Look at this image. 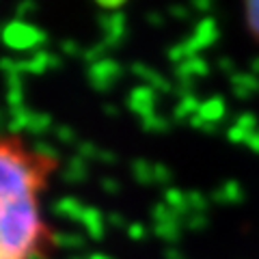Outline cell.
<instances>
[{
  "label": "cell",
  "mask_w": 259,
  "mask_h": 259,
  "mask_svg": "<svg viewBox=\"0 0 259 259\" xmlns=\"http://www.w3.org/2000/svg\"><path fill=\"white\" fill-rule=\"evenodd\" d=\"M52 168L18 136H0V259L46 257L54 231L46 229L37 197Z\"/></svg>",
  "instance_id": "6da1fadb"
},
{
  "label": "cell",
  "mask_w": 259,
  "mask_h": 259,
  "mask_svg": "<svg viewBox=\"0 0 259 259\" xmlns=\"http://www.w3.org/2000/svg\"><path fill=\"white\" fill-rule=\"evenodd\" d=\"M3 39L13 50H35L39 44H44L46 35L26 22H11L9 26L5 28Z\"/></svg>",
  "instance_id": "7a4b0ae2"
},
{
  "label": "cell",
  "mask_w": 259,
  "mask_h": 259,
  "mask_svg": "<svg viewBox=\"0 0 259 259\" xmlns=\"http://www.w3.org/2000/svg\"><path fill=\"white\" fill-rule=\"evenodd\" d=\"M121 65L115 61V59H104L100 63L91 65V69H89V82L95 91H108V89L115 87V82L121 78Z\"/></svg>",
  "instance_id": "3957f363"
},
{
  "label": "cell",
  "mask_w": 259,
  "mask_h": 259,
  "mask_svg": "<svg viewBox=\"0 0 259 259\" xmlns=\"http://www.w3.org/2000/svg\"><path fill=\"white\" fill-rule=\"evenodd\" d=\"M218 39V26H216V22L214 18H209V15H203L199 22H197V26H194V32H192V37L190 39H186V48L190 50L192 56H199V52H203L205 48H209L214 41Z\"/></svg>",
  "instance_id": "277c9868"
},
{
  "label": "cell",
  "mask_w": 259,
  "mask_h": 259,
  "mask_svg": "<svg viewBox=\"0 0 259 259\" xmlns=\"http://www.w3.org/2000/svg\"><path fill=\"white\" fill-rule=\"evenodd\" d=\"M156 102H158V93L149 87H134L127 95V108L139 115V119L149 117L156 112Z\"/></svg>",
  "instance_id": "5b68a950"
},
{
  "label": "cell",
  "mask_w": 259,
  "mask_h": 259,
  "mask_svg": "<svg viewBox=\"0 0 259 259\" xmlns=\"http://www.w3.org/2000/svg\"><path fill=\"white\" fill-rule=\"evenodd\" d=\"M100 28L104 32L102 41L106 44L108 48H117L121 41L125 39V15L123 13H110V15H102L100 18Z\"/></svg>",
  "instance_id": "8992f818"
},
{
  "label": "cell",
  "mask_w": 259,
  "mask_h": 259,
  "mask_svg": "<svg viewBox=\"0 0 259 259\" xmlns=\"http://www.w3.org/2000/svg\"><path fill=\"white\" fill-rule=\"evenodd\" d=\"M132 74L139 80H143V84L153 89L156 93H171V91H175L171 80L164 78L160 71H156L153 67H149V65H145V63H134L132 65Z\"/></svg>",
  "instance_id": "52a82bcc"
},
{
  "label": "cell",
  "mask_w": 259,
  "mask_h": 259,
  "mask_svg": "<svg viewBox=\"0 0 259 259\" xmlns=\"http://www.w3.org/2000/svg\"><path fill=\"white\" fill-rule=\"evenodd\" d=\"M80 225L84 227V231H87V236L91 238L93 242H100L104 238V233H106V216H104L100 209L93 207V205H89L84 209V214H82V221H80Z\"/></svg>",
  "instance_id": "ba28073f"
},
{
  "label": "cell",
  "mask_w": 259,
  "mask_h": 259,
  "mask_svg": "<svg viewBox=\"0 0 259 259\" xmlns=\"http://www.w3.org/2000/svg\"><path fill=\"white\" fill-rule=\"evenodd\" d=\"M212 201L214 203H221V205H238L244 201V188H242L238 182L229 180V182L221 184L212 192Z\"/></svg>",
  "instance_id": "9c48e42d"
},
{
  "label": "cell",
  "mask_w": 259,
  "mask_h": 259,
  "mask_svg": "<svg viewBox=\"0 0 259 259\" xmlns=\"http://www.w3.org/2000/svg\"><path fill=\"white\" fill-rule=\"evenodd\" d=\"M231 89L236 97L248 100L250 95H255L259 91V78L253 76L250 71H238L236 76H231Z\"/></svg>",
  "instance_id": "30bf717a"
},
{
  "label": "cell",
  "mask_w": 259,
  "mask_h": 259,
  "mask_svg": "<svg viewBox=\"0 0 259 259\" xmlns=\"http://www.w3.org/2000/svg\"><path fill=\"white\" fill-rule=\"evenodd\" d=\"M207 74H209V65L201 56H192L186 63L177 65V69H175L177 80H188V82H194V78H201Z\"/></svg>",
  "instance_id": "8fae6325"
},
{
  "label": "cell",
  "mask_w": 259,
  "mask_h": 259,
  "mask_svg": "<svg viewBox=\"0 0 259 259\" xmlns=\"http://www.w3.org/2000/svg\"><path fill=\"white\" fill-rule=\"evenodd\" d=\"M87 205L80 203L76 197H63L54 203V214L61 216V218H67V221H76L80 223L82 221V214H84Z\"/></svg>",
  "instance_id": "7c38bea8"
},
{
  "label": "cell",
  "mask_w": 259,
  "mask_h": 259,
  "mask_svg": "<svg viewBox=\"0 0 259 259\" xmlns=\"http://www.w3.org/2000/svg\"><path fill=\"white\" fill-rule=\"evenodd\" d=\"M56 69L61 67V59L56 54H50L46 50H37L35 54H32V59L24 63V71H35V74H41V71L46 69Z\"/></svg>",
  "instance_id": "4fadbf2b"
},
{
  "label": "cell",
  "mask_w": 259,
  "mask_h": 259,
  "mask_svg": "<svg viewBox=\"0 0 259 259\" xmlns=\"http://www.w3.org/2000/svg\"><path fill=\"white\" fill-rule=\"evenodd\" d=\"M227 115V106H225V100L223 97H209L207 102H201V108H199V117L209 121V123H221Z\"/></svg>",
  "instance_id": "5bb4252c"
},
{
  "label": "cell",
  "mask_w": 259,
  "mask_h": 259,
  "mask_svg": "<svg viewBox=\"0 0 259 259\" xmlns=\"http://www.w3.org/2000/svg\"><path fill=\"white\" fill-rule=\"evenodd\" d=\"M89 177V162L82 160L80 156H71L67 166H65V173H63V180L69 182V184H80Z\"/></svg>",
  "instance_id": "9a60e30c"
},
{
  "label": "cell",
  "mask_w": 259,
  "mask_h": 259,
  "mask_svg": "<svg viewBox=\"0 0 259 259\" xmlns=\"http://www.w3.org/2000/svg\"><path fill=\"white\" fill-rule=\"evenodd\" d=\"M164 203L173 209V212L177 214L184 221L186 216L190 214V207H188V197H186V192L180 190V188H168L164 192Z\"/></svg>",
  "instance_id": "2e32d148"
},
{
  "label": "cell",
  "mask_w": 259,
  "mask_h": 259,
  "mask_svg": "<svg viewBox=\"0 0 259 259\" xmlns=\"http://www.w3.org/2000/svg\"><path fill=\"white\" fill-rule=\"evenodd\" d=\"M199 108H201V100L197 95L180 97V104L175 106L173 119L175 121H190L194 115H199Z\"/></svg>",
  "instance_id": "e0dca14e"
},
{
  "label": "cell",
  "mask_w": 259,
  "mask_h": 259,
  "mask_svg": "<svg viewBox=\"0 0 259 259\" xmlns=\"http://www.w3.org/2000/svg\"><path fill=\"white\" fill-rule=\"evenodd\" d=\"M52 244L61 246V248H69V250H80L82 246H87V238L80 236V233H74V231H54Z\"/></svg>",
  "instance_id": "ac0fdd59"
},
{
  "label": "cell",
  "mask_w": 259,
  "mask_h": 259,
  "mask_svg": "<svg viewBox=\"0 0 259 259\" xmlns=\"http://www.w3.org/2000/svg\"><path fill=\"white\" fill-rule=\"evenodd\" d=\"M171 123H173L171 119L164 117V115H158V112H153V115L141 119V127L145 130V132H149V134H164V132L171 130Z\"/></svg>",
  "instance_id": "d6986e66"
},
{
  "label": "cell",
  "mask_w": 259,
  "mask_h": 259,
  "mask_svg": "<svg viewBox=\"0 0 259 259\" xmlns=\"http://www.w3.org/2000/svg\"><path fill=\"white\" fill-rule=\"evenodd\" d=\"M130 168H132V175L139 184H145V186L153 184V162L139 158V160H132Z\"/></svg>",
  "instance_id": "ffe728a7"
},
{
  "label": "cell",
  "mask_w": 259,
  "mask_h": 259,
  "mask_svg": "<svg viewBox=\"0 0 259 259\" xmlns=\"http://www.w3.org/2000/svg\"><path fill=\"white\" fill-rule=\"evenodd\" d=\"M32 153H35L37 158H41L44 162H48V164H54V166L59 164V149L44 139H37L32 143Z\"/></svg>",
  "instance_id": "44dd1931"
},
{
  "label": "cell",
  "mask_w": 259,
  "mask_h": 259,
  "mask_svg": "<svg viewBox=\"0 0 259 259\" xmlns=\"http://www.w3.org/2000/svg\"><path fill=\"white\" fill-rule=\"evenodd\" d=\"M182 229H184V225H182V223L153 225V233H156V238H160L162 242H166V244H175V242H180Z\"/></svg>",
  "instance_id": "7402d4cb"
},
{
  "label": "cell",
  "mask_w": 259,
  "mask_h": 259,
  "mask_svg": "<svg viewBox=\"0 0 259 259\" xmlns=\"http://www.w3.org/2000/svg\"><path fill=\"white\" fill-rule=\"evenodd\" d=\"M151 218L153 225H171V223H182V218L177 216L171 207H168L164 201L162 203H156L151 207Z\"/></svg>",
  "instance_id": "603a6c76"
},
{
  "label": "cell",
  "mask_w": 259,
  "mask_h": 259,
  "mask_svg": "<svg viewBox=\"0 0 259 259\" xmlns=\"http://www.w3.org/2000/svg\"><path fill=\"white\" fill-rule=\"evenodd\" d=\"M52 117L46 115V112H32V119H30V125H28V132H32L35 136H41L46 134L48 130L52 127Z\"/></svg>",
  "instance_id": "cb8c5ba5"
},
{
  "label": "cell",
  "mask_w": 259,
  "mask_h": 259,
  "mask_svg": "<svg viewBox=\"0 0 259 259\" xmlns=\"http://www.w3.org/2000/svg\"><path fill=\"white\" fill-rule=\"evenodd\" d=\"M186 197H188L190 214H205V212H207V207H209V199L205 197L203 192H199V190H190V192H186Z\"/></svg>",
  "instance_id": "d4e9b609"
},
{
  "label": "cell",
  "mask_w": 259,
  "mask_h": 259,
  "mask_svg": "<svg viewBox=\"0 0 259 259\" xmlns=\"http://www.w3.org/2000/svg\"><path fill=\"white\" fill-rule=\"evenodd\" d=\"M108 50H110V48L104 44V41L93 44L91 48H87V50L82 52V59L89 61L91 65H95V63H100V61H104V59H108Z\"/></svg>",
  "instance_id": "484cf974"
},
{
  "label": "cell",
  "mask_w": 259,
  "mask_h": 259,
  "mask_svg": "<svg viewBox=\"0 0 259 259\" xmlns=\"http://www.w3.org/2000/svg\"><path fill=\"white\" fill-rule=\"evenodd\" d=\"M100 153H102V149L97 147L93 141H80V143H76V156H80L87 162L89 160H97V162H100Z\"/></svg>",
  "instance_id": "4316f807"
},
{
  "label": "cell",
  "mask_w": 259,
  "mask_h": 259,
  "mask_svg": "<svg viewBox=\"0 0 259 259\" xmlns=\"http://www.w3.org/2000/svg\"><path fill=\"white\" fill-rule=\"evenodd\" d=\"M244 11H246V24L250 32L255 35V39H259V3H248L244 7Z\"/></svg>",
  "instance_id": "83f0119b"
},
{
  "label": "cell",
  "mask_w": 259,
  "mask_h": 259,
  "mask_svg": "<svg viewBox=\"0 0 259 259\" xmlns=\"http://www.w3.org/2000/svg\"><path fill=\"white\" fill-rule=\"evenodd\" d=\"M207 216L205 214H188L182 221V225L186 227V229H190V231H203L205 227H207Z\"/></svg>",
  "instance_id": "f1b7e54d"
},
{
  "label": "cell",
  "mask_w": 259,
  "mask_h": 259,
  "mask_svg": "<svg viewBox=\"0 0 259 259\" xmlns=\"http://www.w3.org/2000/svg\"><path fill=\"white\" fill-rule=\"evenodd\" d=\"M173 180V171L168 168L166 164H160V162H156L153 164V184H160V186H164Z\"/></svg>",
  "instance_id": "f546056e"
},
{
  "label": "cell",
  "mask_w": 259,
  "mask_h": 259,
  "mask_svg": "<svg viewBox=\"0 0 259 259\" xmlns=\"http://www.w3.org/2000/svg\"><path fill=\"white\" fill-rule=\"evenodd\" d=\"M233 125L242 127L248 134H253L255 130H257V117L253 115V112H242L240 117H236V123H233Z\"/></svg>",
  "instance_id": "4dcf8cb0"
},
{
  "label": "cell",
  "mask_w": 259,
  "mask_h": 259,
  "mask_svg": "<svg viewBox=\"0 0 259 259\" xmlns=\"http://www.w3.org/2000/svg\"><path fill=\"white\" fill-rule=\"evenodd\" d=\"M54 136L61 143H65V145H74L76 143V132L71 127H67V125H59V127H56L54 130Z\"/></svg>",
  "instance_id": "1f68e13d"
},
{
  "label": "cell",
  "mask_w": 259,
  "mask_h": 259,
  "mask_svg": "<svg viewBox=\"0 0 259 259\" xmlns=\"http://www.w3.org/2000/svg\"><path fill=\"white\" fill-rule=\"evenodd\" d=\"M190 125L197 127V130H201V132H207V134H214L216 130H218V123H209V121L201 119L199 115H194V117L190 119Z\"/></svg>",
  "instance_id": "d6a6232c"
},
{
  "label": "cell",
  "mask_w": 259,
  "mask_h": 259,
  "mask_svg": "<svg viewBox=\"0 0 259 259\" xmlns=\"http://www.w3.org/2000/svg\"><path fill=\"white\" fill-rule=\"evenodd\" d=\"M227 139H229L231 143H236V145H240V143H244V145H246L248 132H244V130L238 127V125H231L229 130H227Z\"/></svg>",
  "instance_id": "836d02e7"
},
{
  "label": "cell",
  "mask_w": 259,
  "mask_h": 259,
  "mask_svg": "<svg viewBox=\"0 0 259 259\" xmlns=\"http://www.w3.org/2000/svg\"><path fill=\"white\" fill-rule=\"evenodd\" d=\"M125 229H127L130 240H134V242H139V240H143L145 236H147V231H145V225H141V223H130Z\"/></svg>",
  "instance_id": "e575fe53"
},
{
  "label": "cell",
  "mask_w": 259,
  "mask_h": 259,
  "mask_svg": "<svg viewBox=\"0 0 259 259\" xmlns=\"http://www.w3.org/2000/svg\"><path fill=\"white\" fill-rule=\"evenodd\" d=\"M100 184H102V188L106 190L108 194H119L121 192V182L115 180V177H104Z\"/></svg>",
  "instance_id": "d590c367"
},
{
  "label": "cell",
  "mask_w": 259,
  "mask_h": 259,
  "mask_svg": "<svg viewBox=\"0 0 259 259\" xmlns=\"http://www.w3.org/2000/svg\"><path fill=\"white\" fill-rule=\"evenodd\" d=\"M218 67H221V71H223V74H227V76H236L238 74V67H236V63H233L231 59H227V56H225V59H218Z\"/></svg>",
  "instance_id": "8d00e7d4"
},
{
  "label": "cell",
  "mask_w": 259,
  "mask_h": 259,
  "mask_svg": "<svg viewBox=\"0 0 259 259\" xmlns=\"http://www.w3.org/2000/svg\"><path fill=\"white\" fill-rule=\"evenodd\" d=\"M168 13L173 15L175 20H188L190 18V7H184V5H173Z\"/></svg>",
  "instance_id": "74e56055"
},
{
  "label": "cell",
  "mask_w": 259,
  "mask_h": 259,
  "mask_svg": "<svg viewBox=\"0 0 259 259\" xmlns=\"http://www.w3.org/2000/svg\"><path fill=\"white\" fill-rule=\"evenodd\" d=\"M61 50L67 54V56H82V52H84L76 41H63L61 44Z\"/></svg>",
  "instance_id": "f35d334b"
},
{
  "label": "cell",
  "mask_w": 259,
  "mask_h": 259,
  "mask_svg": "<svg viewBox=\"0 0 259 259\" xmlns=\"http://www.w3.org/2000/svg\"><path fill=\"white\" fill-rule=\"evenodd\" d=\"M106 223H108L110 227H115V229H121V227H127V225H125L123 214H117V212L108 214V216H106Z\"/></svg>",
  "instance_id": "ab89813d"
},
{
  "label": "cell",
  "mask_w": 259,
  "mask_h": 259,
  "mask_svg": "<svg viewBox=\"0 0 259 259\" xmlns=\"http://www.w3.org/2000/svg\"><path fill=\"white\" fill-rule=\"evenodd\" d=\"M246 147H248L250 151L259 153V130H255L253 134H248V139H246Z\"/></svg>",
  "instance_id": "60d3db41"
},
{
  "label": "cell",
  "mask_w": 259,
  "mask_h": 259,
  "mask_svg": "<svg viewBox=\"0 0 259 259\" xmlns=\"http://www.w3.org/2000/svg\"><path fill=\"white\" fill-rule=\"evenodd\" d=\"M97 5H100L102 9H106V11H117V9H121V7H123V0H119V3H108V0H100Z\"/></svg>",
  "instance_id": "b9f144b4"
},
{
  "label": "cell",
  "mask_w": 259,
  "mask_h": 259,
  "mask_svg": "<svg viewBox=\"0 0 259 259\" xmlns=\"http://www.w3.org/2000/svg\"><path fill=\"white\" fill-rule=\"evenodd\" d=\"M147 22L153 24V26H162V24H164V18H162L160 13H156V11H149L147 13Z\"/></svg>",
  "instance_id": "7bdbcfd3"
},
{
  "label": "cell",
  "mask_w": 259,
  "mask_h": 259,
  "mask_svg": "<svg viewBox=\"0 0 259 259\" xmlns=\"http://www.w3.org/2000/svg\"><path fill=\"white\" fill-rule=\"evenodd\" d=\"M164 257H166V259H186V255L182 253V250H177L175 246H173V248L168 246V248L164 250Z\"/></svg>",
  "instance_id": "ee69618b"
},
{
  "label": "cell",
  "mask_w": 259,
  "mask_h": 259,
  "mask_svg": "<svg viewBox=\"0 0 259 259\" xmlns=\"http://www.w3.org/2000/svg\"><path fill=\"white\" fill-rule=\"evenodd\" d=\"M100 162H106V164H115L117 162V156L112 151H104L102 149V153H100Z\"/></svg>",
  "instance_id": "f6af8a7d"
},
{
  "label": "cell",
  "mask_w": 259,
  "mask_h": 259,
  "mask_svg": "<svg viewBox=\"0 0 259 259\" xmlns=\"http://www.w3.org/2000/svg\"><path fill=\"white\" fill-rule=\"evenodd\" d=\"M194 11H201V13H207L209 9H212V3H205V0H201V3H194L192 5Z\"/></svg>",
  "instance_id": "bcb514c9"
},
{
  "label": "cell",
  "mask_w": 259,
  "mask_h": 259,
  "mask_svg": "<svg viewBox=\"0 0 259 259\" xmlns=\"http://www.w3.org/2000/svg\"><path fill=\"white\" fill-rule=\"evenodd\" d=\"M104 112H106V115H110V117H117V115H119V110L115 108V104H104Z\"/></svg>",
  "instance_id": "7dc6e473"
},
{
  "label": "cell",
  "mask_w": 259,
  "mask_h": 259,
  "mask_svg": "<svg viewBox=\"0 0 259 259\" xmlns=\"http://www.w3.org/2000/svg\"><path fill=\"white\" fill-rule=\"evenodd\" d=\"M250 74L259 78V59H253V61H250Z\"/></svg>",
  "instance_id": "c3c4849f"
},
{
  "label": "cell",
  "mask_w": 259,
  "mask_h": 259,
  "mask_svg": "<svg viewBox=\"0 0 259 259\" xmlns=\"http://www.w3.org/2000/svg\"><path fill=\"white\" fill-rule=\"evenodd\" d=\"M89 259H112V257H108V255H102V253H93Z\"/></svg>",
  "instance_id": "681fc988"
},
{
  "label": "cell",
  "mask_w": 259,
  "mask_h": 259,
  "mask_svg": "<svg viewBox=\"0 0 259 259\" xmlns=\"http://www.w3.org/2000/svg\"><path fill=\"white\" fill-rule=\"evenodd\" d=\"M71 259H87V257H71Z\"/></svg>",
  "instance_id": "f907efd6"
}]
</instances>
